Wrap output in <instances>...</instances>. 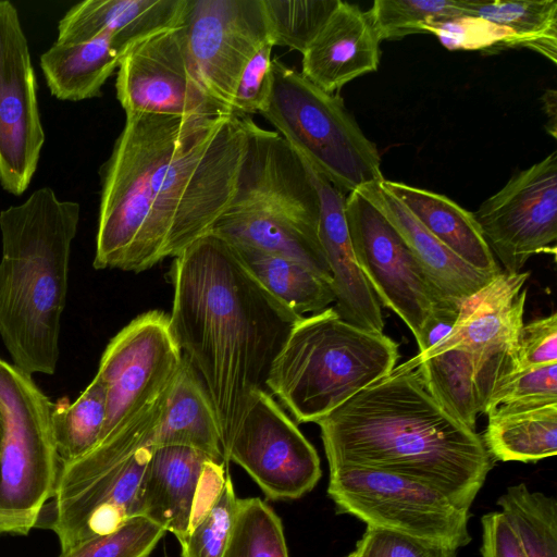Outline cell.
<instances>
[{"mask_svg":"<svg viewBox=\"0 0 557 557\" xmlns=\"http://www.w3.org/2000/svg\"><path fill=\"white\" fill-rule=\"evenodd\" d=\"M223 456L271 499L299 498L322 474L315 448L264 389L252 394Z\"/></svg>","mask_w":557,"mask_h":557,"instance_id":"cell-14","label":"cell"},{"mask_svg":"<svg viewBox=\"0 0 557 557\" xmlns=\"http://www.w3.org/2000/svg\"><path fill=\"white\" fill-rule=\"evenodd\" d=\"M238 507L230 475L210 508L180 540L182 557H222L228 544Z\"/></svg>","mask_w":557,"mask_h":557,"instance_id":"cell-36","label":"cell"},{"mask_svg":"<svg viewBox=\"0 0 557 557\" xmlns=\"http://www.w3.org/2000/svg\"><path fill=\"white\" fill-rule=\"evenodd\" d=\"M529 276V271H502L460 305L450 333L419 354L431 355L454 346L465 348L472 357L481 413L503 382L518 372L517 344L527 300L523 285Z\"/></svg>","mask_w":557,"mask_h":557,"instance_id":"cell-15","label":"cell"},{"mask_svg":"<svg viewBox=\"0 0 557 557\" xmlns=\"http://www.w3.org/2000/svg\"><path fill=\"white\" fill-rule=\"evenodd\" d=\"M222 557H288L281 519L262 499L238 498L233 531Z\"/></svg>","mask_w":557,"mask_h":557,"instance_id":"cell-33","label":"cell"},{"mask_svg":"<svg viewBox=\"0 0 557 557\" xmlns=\"http://www.w3.org/2000/svg\"><path fill=\"white\" fill-rule=\"evenodd\" d=\"M341 0H262L274 46L302 53Z\"/></svg>","mask_w":557,"mask_h":557,"instance_id":"cell-34","label":"cell"},{"mask_svg":"<svg viewBox=\"0 0 557 557\" xmlns=\"http://www.w3.org/2000/svg\"><path fill=\"white\" fill-rule=\"evenodd\" d=\"M481 523L482 557H525L513 530L500 511L485 513Z\"/></svg>","mask_w":557,"mask_h":557,"instance_id":"cell-43","label":"cell"},{"mask_svg":"<svg viewBox=\"0 0 557 557\" xmlns=\"http://www.w3.org/2000/svg\"><path fill=\"white\" fill-rule=\"evenodd\" d=\"M414 357L430 394L454 418L475 430L481 407L471 355L465 348L454 346Z\"/></svg>","mask_w":557,"mask_h":557,"instance_id":"cell-30","label":"cell"},{"mask_svg":"<svg viewBox=\"0 0 557 557\" xmlns=\"http://www.w3.org/2000/svg\"><path fill=\"white\" fill-rule=\"evenodd\" d=\"M330 467L383 470L470 507L493 466L482 437L430 394L416 357L315 422Z\"/></svg>","mask_w":557,"mask_h":557,"instance_id":"cell-3","label":"cell"},{"mask_svg":"<svg viewBox=\"0 0 557 557\" xmlns=\"http://www.w3.org/2000/svg\"><path fill=\"white\" fill-rule=\"evenodd\" d=\"M366 13L380 41L423 34L431 20L463 14L459 0H375Z\"/></svg>","mask_w":557,"mask_h":557,"instance_id":"cell-35","label":"cell"},{"mask_svg":"<svg viewBox=\"0 0 557 557\" xmlns=\"http://www.w3.org/2000/svg\"><path fill=\"white\" fill-rule=\"evenodd\" d=\"M166 391L134 422L83 456L61 463L53 495L37 523L57 534L61 552L139 516V485Z\"/></svg>","mask_w":557,"mask_h":557,"instance_id":"cell-7","label":"cell"},{"mask_svg":"<svg viewBox=\"0 0 557 557\" xmlns=\"http://www.w3.org/2000/svg\"><path fill=\"white\" fill-rule=\"evenodd\" d=\"M81 205L41 187L0 211V336L13 366L53 374Z\"/></svg>","mask_w":557,"mask_h":557,"instance_id":"cell-4","label":"cell"},{"mask_svg":"<svg viewBox=\"0 0 557 557\" xmlns=\"http://www.w3.org/2000/svg\"><path fill=\"white\" fill-rule=\"evenodd\" d=\"M272 41L262 46L245 65L231 103L237 115L261 114L269 106L272 76Z\"/></svg>","mask_w":557,"mask_h":557,"instance_id":"cell-41","label":"cell"},{"mask_svg":"<svg viewBox=\"0 0 557 557\" xmlns=\"http://www.w3.org/2000/svg\"><path fill=\"white\" fill-rule=\"evenodd\" d=\"M187 0H86L58 24V42L77 44L109 35L126 53L138 41L183 22Z\"/></svg>","mask_w":557,"mask_h":557,"instance_id":"cell-21","label":"cell"},{"mask_svg":"<svg viewBox=\"0 0 557 557\" xmlns=\"http://www.w3.org/2000/svg\"><path fill=\"white\" fill-rule=\"evenodd\" d=\"M345 557H457V549L400 532L367 525Z\"/></svg>","mask_w":557,"mask_h":557,"instance_id":"cell-40","label":"cell"},{"mask_svg":"<svg viewBox=\"0 0 557 557\" xmlns=\"http://www.w3.org/2000/svg\"><path fill=\"white\" fill-rule=\"evenodd\" d=\"M272 94L261 115L317 173L343 194L384 178L374 143L341 97L272 59Z\"/></svg>","mask_w":557,"mask_h":557,"instance_id":"cell-8","label":"cell"},{"mask_svg":"<svg viewBox=\"0 0 557 557\" xmlns=\"http://www.w3.org/2000/svg\"><path fill=\"white\" fill-rule=\"evenodd\" d=\"M482 441L492 459L536 462L557 453V403L498 406L487 412Z\"/></svg>","mask_w":557,"mask_h":557,"instance_id":"cell-27","label":"cell"},{"mask_svg":"<svg viewBox=\"0 0 557 557\" xmlns=\"http://www.w3.org/2000/svg\"><path fill=\"white\" fill-rule=\"evenodd\" d=\"M0 533L26 535L51 499L61 461L50 399L32 376L0 359Z\"/></svg>","mask_w":557,"mask_h":557,"instance_id":"cell-9","label":"cell"},{"mask_svg":"<svg viewBox=\"0 0 557 557\" xmlns=\"http://www.w3.org/2000/svg\"><path fill=\"white\" fill-rule=\"evenodd\" d=\"M115 91L126 115L232 113L202 84L189 55L182 24L153 34L127 50L117 67Z\"/></svg>","mask_w":557,"mask_h":557,"instance_id":"cell-13","label":"cell"},{"mask_svg":"<svg viewBox=\"0 0 557 557\" xmlns=\"http://www.w3.org/2000/svg\"><path fill=\"white\" fill-rule=\"evenodd\" d=\"M460 306H451L436 311L428 321L417 341L419 352L422 354L445 338L453 330Z\"/></svg>","mask_w":557,"mask_h":557,"instance_id":"cell-44","label":"cell"},{"mask_svg":"<svg viewBox=\"0 0 557 557\" xmlns=\"http://www.w3.org/2000/svg\"><path fill=\"white\" fill-rule=\"evenodd\" d=\"M185 446L224 465L220 429L210 396L199 374L183 355L171 381L152 447Z\"/></svg>","mask_w":557,"mask_h":557,"instance_id":"cell-24","label":"cell"},{"mask_svg":"<svg viewBox=\"0 0 557 557\" xmlns=\"http://www.w3.org/2000/svg\"><path fill=\"white\" fill-rule=\"evenodd\" d=\"M125 53L109 35L77 44L55 41L40 55V67L52 96L81 101L101 96Z\"/></svg>","mask_w":557,"mask_h":557,"instance_id":"cell-26","label":"cell"},{"mask_svg":"<svg viewBox=\"0 0 557 557\" xmlns=\"http://www.w3.org/2000/svg\"><path fill=\"white\" fill-rule=\"evenodd\" d=\"M556 90L548 89L542 97V102L544 104L545 112L548 116V122L550 125L547 128V132L556 138Z\"/></svg>","mask_w":557,"mask_h":557,"instance_id":"cell-45","label":"cell"},{"mask_svg":"<svg viewBox=\"0 0 557 557\" xmlns=\"http://www.w3.org/2000/svg\"><path fill=\"white\" fill-rule=\"evenodd\" d=\"M209 460L212 459L190 447H153L139 485L138 515L182 540L189 529L197 490Z\"/></svg>","mask_w":557,"mask_h":557,"instance_id":"cell-22","label":"cell"},{"mask_svg":"<svg viewBox=\"0 0 557 557\" xmlns=\"http://www.w3.org/2000/svg\"><path fill=\"white\" fill-rule=\"evenodd\" d=\"M327 494L337 509L370 527L438 542L455 549L471 542L469 510L437 488L377 469L330 467Z\"/></svg>","mask_w":557,"mask_h":557,"instance_id":"cell-10","label":"cell"},{"mask_svg":"<svg viewBox=\"0 0 557 557\" xmlns=\"http://www.w3.org/2000/svg\"><path fill=\"white\" fill-rule=\"evenodd\" d=\"M182 26L202 84L231 110L245 65L272 41L262 0H187Z\"/></svg>","mask_w":557,"mask_h":557,"instance_id":"cell-18","label":"cell"},{"mask_svg":"<svg viewBox=\"0 0 557 557\" xmlns=\"http://www.w3.org/2000/svg\"><path fill=\"white\" fill-rule=\"evenodd\" d=\"M232 246L260 285L296 315L320 312L335 301L331 282L307 265L251 247Z\"/></svg>","mask_w":557,"mask_h":557,"instance_id":"cell-28","label":"cell"},{"mask_svg":"<svg viewBox=\"0 0 557 557\" xmlns=\"http://www.w3.org/2000/svg\"><path fill=\"white\" fill-rule=\"evenodd\" d=\"M3 435H4V414H3L2 407L0 405V447L2 444Z\"/></svg>","mask_w":557,"mask_h":557,"instance_id":"cell-46","label":"cell"},{"mask_svg":"<svg viewBox=\"0 0 557 557\" xmlns=\"http://www.w3.org/2000/svg\"><path fill=\"white\" fill-rule=\"evenodd\" d=\"M165 531L144 516L63 550L58 557H149Z\"/></svg>","mask_w":557,"mask_h":557,"instance_id":"cell-37","label":"cell"},{"mask_svg":"<svg viewBox=\"0 0 557 557\" xmlns=\"http://www.w3.org/2000/svg\"><path fill=\"white\" fill-rule=\"evenodd\" d=\"M423 32L436 35L450 50L515 48L512 34L507 28L467 14L431 20L423 25Z\"/></svg>","mask_w":557,"mask_h":557,"instance_id":"cell-38","label":"cell"},{"mask_svg":"<svg viewBox=\"0 0 557 557\" xmlns=\"http://www.w3.org/2000/svg\"><path fill=\"white\" fill-rule=\"evenodd\" d=\"M381 183L421 225L462 261L491 275L502 272L473 212L431 190L385 178Z\"/></svg>","mask_w":557,"mask_h":557,"instance_id":"cell-25","label":"cell"},{"mask_svg":"<svg viewBox=\"0 0 557 557\" xmlns=\"http://www.w3.org/2000/svg\"><path fill=\"white\" fill-rule=\"evenodd\" d=\"M308 168L319 196L318 236L331 271L335 310L355 326L383 333L385 323L380 302L355 257L345 214V194Z\"/></svg>","mask_w":557,"mask_h":557,"instance_id":"cell-19","label":"cell"},{"mask_svg":"<svg viewBox=\"0 0 557 557\" xmlns=\"http://www.w3.org/2000/svg\"><path fill=\"white\" fill-rule=\"evenodd\" d=\"M345 214L359 269L416 342L436 311L460 306L435 286L394 226L358 190L345 198Z\"/></svg>","mask_w":557,"mask_h":557,"instance_id":"cell-11","label":"cell"},{"mask_svg":"<svg viewBox=\"0 0 557 557\" xmlns=\"http://www.w3.org/2000/svg\"><path fill=\"white\" fill-rule=\"evenodd\" d=\"M182 358L163 311H147L124 326L106 347L96 374L107 394L99 441L140 417L170 385Z\"/></svg>","mask_w":557,"mask_h":557,"instance_id":"cell-12","label":"cell"},{"mask_svg":"<svg viewBox=\"0 0 557 557\" xmlns=\"http://www.w3.org/2000/svg\"><path fill=\"white\" fill-rule=\"evenodd\" d=\"M253 122L126 115L99 172L94 268L139 273L209 233L235 195Z\"/></svg>","mask_w":557,"mask_h":557,"instance_id":"cell-1","label":"cell"},{"mask_svg":"<svg viewBox=\"0 0 557 557\" xmlns=\"http://www.w3.org/2000/svg\"><path fill=\"white\" fill-rule=\"evenodd\" d=\"M46 135L37 78L16 7L0 0V185L23 195L38 166Z\"/></svg>","mask_w":557,"mask_h":557,"instance_id":"cell-16","label":"cell"},{"mask_svg":"<svg viewBox=\"0 0 557 557\" xmlns=\"http://www.w3.org/2000/svg\"><path fill=\"white\" fill-rule=\"evenodd\" d=\"M379 44L367 13L341 0L301 53L300 73L322 90L334 94L352 79L377 70Z\"/></svg>","mask_w":557,"mask_h":557,"instance_id":"cell-20","label":"cell"},{"mask_svg":"<svg viewBox=\"0 0 557 557\" xmlns=\"http://www.w3.org/2000/svg\"><path fill=\"white\" fill-rule=\"evenodd\" d=\"M381 182L363 185L357 190L394 226L430 280L449 300L461 305L496 276L479 271L457 257Z\"/></svg>","mask_w":557,"mask_h":557,"instance_id":"cell-23","label":"cell"},{"mask_svg":"<svg viewBox=\"0 0 557 557\" xmlns=\"http://www.w3.org/2000/svg\"><path fill=\"white\" fill-rule=\"evenodd\" d=\"M319 211L307 163L275 131L253 122L235 195L209 233L298 261L332 284Z\"/></svg>","mask_w":557,"mask_h":557,"instance_id":"cell-5","label":"cell"},{"mask_svg":"<svg viewBox=\"0 0 557 557\" xmlns=\"http://www.w3.org/2000/svg\"><path fill=\"white\" fill-rule=\"evenodd\" d=\"M398 358L394 339L326 308L295 322L270 369L267 389L298 422L315 423L386 375Z\"/></svg>","mask_w":557,"mask_h":557,"instance_id":"cell-6","label":"cell"},{"mask_svg":"<svg viewBox=\"0 0 557 557\" xmlns=\"http://www.w3.org/2000/svg\"><path fill=\"white\" fill-rule=\"evenodd\" d=\"M473 215L506 273H519L557 239V152L515 174Z\"/></svg>","mask_w":557,"mask_h":557,"instance_id":"cell-17","label":"cell"},{"mask_svg":"<svg viewBox=\"0 0 557 557\" xmlns=\"http://www.w3.org/2000/svg\"><path fill=\"white\" fill-rule=\"evenodd\" d=\"M106 410V387L97 375L76 400L63 397L52 403L51 426L61 463L70 462L96 446Z\"/></svg>","mask_w":557,"mask_h":557,"instance_id":"cell-31","label":"cell"},{"mask_svg":"<svg viewBox=\"0 0 557 557\" xmlns=\"http://www.w3.org/2000/svg\"><path fill=\"white\" fill-rule=\"evenodd\" d=\"M173 336L213 404L222 451L252 394L267 389L270 369L301 318L247 270L234 247L207 233L174 257Z\"/></svg>","mask_w":557,"mask_h":557,"instance_id":"cell-2","label":"cell"},{"mask_svg":"<svg viewBox=\"0 0 557 557\" xmlns=\"http://www.w3.org/2000/svg\"><path fill=\"white\" fill-rule=\"evenodd\" d=\"M525 557H557V502L525 483L507 487L497 499Z\"/></svg>","mask_w":557,"mask_h":557,"instance_id":"cell-32","label":"cell"},{"mask_svg":"<svg viewBox=\"0 0 557 557\" xmlns=\"http://www.w3.org/2000/svg\"><path fill=\"white\" fill-rule=\"evenodd\" d=\"M463 14L507 28L515 48L531 49L552 63L557 62L556 0H459Z\"/></svg>","mask_w":557,"mask_h":557,"instance_id":"cell-29","label":"cell"},{"mask_svg":"<svg viewBox=\"0 0 557 557\" xmlns=\"http://www.w3.org/2000/svg\"><path fill=\"white\" fill-rule=\"evenodd\" d=\"M557 363V313L522 325L517 344L518 371Z\"/></svg>","mask_w":557,"mask_h":557,"instance_id":"cell-42","label":"cell"},{"mask_svg":"<svg viewBox=\"0 0 557 557\" xmlns=\"http://www.w3.org/2000/svg\"><path fill=\"white\" fill-rule=\"evenodd\" d=\"M557 403V363L522 370L496 389L485 414L498 406H536Z\"/></svg>","mask_w":557,"mask_h":557,"instance_id":"cell-39","label":"cell"}]
</instances>
